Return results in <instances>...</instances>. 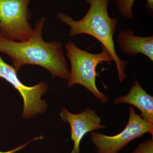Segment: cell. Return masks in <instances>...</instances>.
Returning <instances> with one entry per match:
<instances>
[{
  "instance_id": "obj_10",
  "label": "cell",
  "mask_w": 153,
  "mask_h": 153,
  "mask_svg": "<svg viewBox=\"0 0 153 153\" xmlns=\"http://www.w3.org/2000/svg\"><path fill=\"white\" fill-rule=\"evenodd\" d=\"M117 4L120 15L126 19H132L134 18L133 7L135 0H114ZM146 7L148 13L152 16L153 0H146Z\"/></svg>"
},
{
  "instance_id": "obj_3",
  "label": "cell",
  "mask_w": 153,
  "mask_h": 153,
  "mask_svg": "<svg viewBox=\"0 0 153 153\" xmlns=\"http://www.w3.org/2000/svg\"><path fill=\"white\" fill-rule=\"evenodd\" d=\"M101 47V52L92 54L79 49L72 41H68L65 48L71 63V70L67 86L71 87L76 84L82 85L102 103H105L108 101V97L100 92L96 85V68L100 63L113 60L109 51L102 45Z\"/></svg>"
},
{
  "instance_id": "obj_4",
  "label": "cell",
  "mask_w": 153,
  "mask_h": 153,
  "mask_svg": "<svg viewBox=\"0 0 153 153\" xmlns=\"http://www.w3.org/2000/svg\"><path fill=\"white\" fill-rule=\"evenodd\" d=\"M32 0H0V35L9 40L25 41L33 36L29 21Z\"/></svg>"
},
{
  "instance_id": "obj_11",
  "label": "cell",
  "mask_w": 153,
  "mask_h": 153,
  "mask_svg": "<svg viewBox=\"0 0 153 153\" xmlns=\"http://www.w3.org/2000/svg\"><path fill=\"white\" fill-rule=\"evenodd\" d=\"M132 153H153V139L140 143Z\"/></svg>"
},
{
  "instance_id": "obj_8",
  "label": "cell",
  "mask_w": 153,
  "mask_h": 153,
  "mask_svg": "<svg viewBox=\"0 0 153 153\" xmlns=\"http://www.w3.org/2000/svg\"><path fill=\"white\" fill-rule=\"evenodd\" d=\"M117 41L121 51L126 55L134 56L141 53L153 61V36L140 37L133 30H122Z\"/></svg>"
},
{
  "instance_id": "obj_1",
  "label": "cell",
  "mask_w": 153,
  "mask_h": 153,
  "mask_svg": "<svg viewBox=\"0 0 153 153\" xmlns=\"http://www.w3.org/2000/svg\"><path fill=\"white\" fill-rule=\"evenodd\" d=\"M45 22V17L36 21L33 36L27 41H11L0 35V53L10 57L17 73L24 65H34L46 69L52 78L68 80L69 71L62 43L45 42L43 39Z\"/></svg>"
},
{
  "instance_id": "obj_2",
  "label": "cell",
  "mask_w": 153,
  "mask_h": 153,
  "mask_svg": "<svg viewBox=\"0 0 153 153\" xmlns=\"http://www.w3.org/2000/svg\"><path fill=\"white\" fill-rule=\"evenodd\" d=\"M90 7L82 19L73 20L65 14L59 13L57 16L62 22L70 27L69 36L86 34L97 39L101 45L112 55L117 69L120 83L126 78V66L128 61L121 60L118 56L115 47L114 37L116 31L117 20L110 16L108 10L109 0H85Z\"/></svg>"
},
{
  "instance_id": "obj_5",
  "label": "cell",
  "mask_w": 153,
  "mask_h": 153,
  "mask_svg": "<svg viewBox=\"0 0 153 153\" xmlns=\"http://www.w3.org/2000/svg\"><path fill=\"white\" fill-rule=\"evenodd\" d=\"M129 117L125 128L114 136L106 135L95 131L91 133L90 139L96 153H118L132 141L145 134L153 136V125L149 123L136 113L132 106L129 107Z\"/></svg>"
},
{
  "instance_id": "obj_12",
  "label": "cell",
  "mask_w": 153,
  "mask_h": 153,
  "mask_svg": "<svg viewBox=\"0 0 153 153\" xmlns=\"http://www.w3.org/2000/svg\"><path fill=\"white\" fill-rule=\"evenodd\" d=\"M43 138H44V137H43V136L39 137H36L34 138L33 139L15 148V149H13L7 151V152H0V153H16L18 152H19V151L22 150V149H25L29 144L32 143L33 141L38 140H42Z\"/></svg>"
},
{
  "instance_id": "obj_7",
  "label": "cell",
  "mask_w": 153,
  "mask_h": 153,
  "mask_svg": "<svg viewBox=\"0 0 153 153\" xmlns=\"http://www.w3.org/2000/svg\"><path fill=\"white\" fill-rule=\"evenodd\" d=\"M64 122H68L71 127V138L74 143L71 153H80V144L86 134L96 130L106 128L100 125L101 119L93 110L87 108L81 113H71L65 108L60 113Z\"/></svg>"
},
{
  "instance_id": "obj_6",
  "label": "cell",
  "mask_w": 153,
  "mask_h": 153,
  "mask_svg": "<svg viewBox=\"0 0 153 153\" xmlns=\"http://www.w3.org/2000/svg\"><path fill=\"white\" fill-rule=\"evenodd\" d=\"M17 74L15 68L5 62L0 55V77L10 83L22 96L24 103L22 117L32 118L45 112L47 105L42 97L49 90L47 83L41 82L34 86H27L20 81Z\"/></svg>"
},
{
  "instance_id": "obj_9",
  "label": "cell",
  "mask_w": 153,
  "mask_h": 153,
  "mask_svg": "<svg viewBox=\"0 0 153 153\" xmlns=\"http://www.w3.org/2000/svg\"><path fill=\"white\" fill-rule=\"evenodd\" d=\"M114 104L127 103L136 107L140 111V116L153 125V97L142 88L136 78L127 94L115 99Z\"/></svg>"
}]
</instances>
